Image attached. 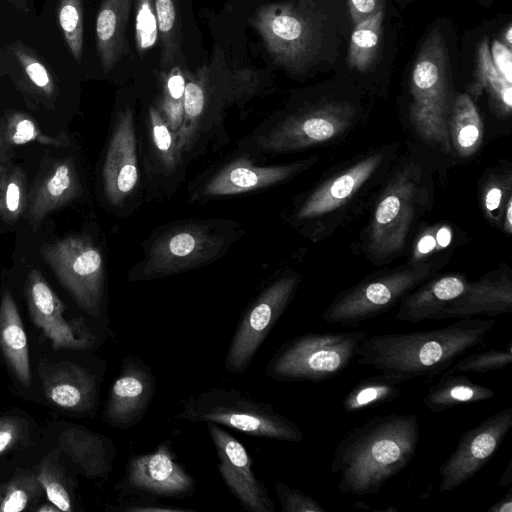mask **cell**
Instances as JSON below:
<instances>
[{
	"mask_svg": "<svg viewBox=\"0 0 512 512\" xmlns=\"http://www.w3.org/2000/svg\"><path fill=\"white\" fill-rule=\"evenodd\" d=\"M420 440L416 415L375 416L351 429L336 445L330 470L343 494L378 493L414 459Z\"/></svg>",
	"mask_w": 512,
	"mask_h": 512,
	"instance_id": "1",
	"label": "cell"
},
{
	"mask_svg": "<svg viewBox=\"0 0 512 512\" xmlns=\"http://www.w3.org/2000/svg\"><path fill=\"white\" fill-rule=\"evenodd\" d=\"M494 319L461 318L436 329L371 335L361 342L356 361L403 383L443 374L459 357L480 346Z\"/></svg>",
	"mask_w": 512,
	"mask_h": 512,
	"instance_id": "2",
	"label": "cell"
},
{
	"mask_svg": "<svg viewBox=\"0 0 512 512\" xmlns=\"http://www.w3.org/2000/svg\"><path fill=\"white\" fill-rule=\"evenodd\" d=\"M261 83L257 70L248 66H229L223 53L217 50L210 63L189 73L183 121L176 133L183 158L196 149L214 124L220 122L226 108L256 95Z\"/></svg>",
	"mask_w": 512,
	"mask_h": 512,
	"instance_id": "3",
	"label": "cell"
},
{
	"mask_svg": "<svg viewBox=\"0 0 512 512\" xmlns=\"http://www.w3.org/2000/svg\"><path fill=\"white\" fill-rule=\"evenodd\" d=\"M177 418L281 441L300 442L304 437L298 425L273 406L236 389L210 388L193 394L183 402Z\"/></svg>",
	"mask_w": 512,
	"mask_h": 512,
	"instance_id": "4",
	"label": "cell"
},
{
	"mask_svg": "<svg viewBox=\"0 0 512 512\" xmlns=\"http://www.w3.org/2000/svg\"><path fill=\"white\" fill-rule=\"evenodd\" d=\"M231 238L228 228L212 221L173 224L151 238L144 259L128 278L150 280L198 268L225 252Z\"/></svg>",
	"mask_w": 512,
	"mask_h": 512,
	"instance_id": "5",
	"label": "cell"
},
{
	"mask_svg": "<svg viewBox=\"0 0 512 512\" xmlns=\"http://www.w3.org/2000/svg\"><path fill=\"white\" fill-rule=\"evenodd\" d=\"M368 330L310 332L281 345L266 374L278 381L319 383L342 373L356 358Z\"/></svg>",
	"mask_w": 512,
	"mask_h": 512,
	"instance_id": "6",
	"label": "cell"
},
{
	"mask_svg": "<svg viewBox=\"0 0 512 512\" xmlns=\"http://www.w3.org/2000/svg\"><path fill=\"white\" fill-rule=\"evenodd\" d=\"M249 23L276 64L293 73L307 68L316 53L318 30L306 1L263 4Z\"/></svg>",
	"mask_w": 512,
	"mask_h": 512,
	"instance_id": "7",
	"label": "cell"
},
{
	"mask_svg": "<svg viewBox=\"0 0 512 512\" xmlns=\"http://www.w3.org/2000/svg\"><path fill=\"white\" fill-rule=\"evenodd\" d=\"M411 116L427 139L447 142L449 61L442 32L433 30L424 41L412 70Z\"/></svg>",
	"mask_w": 512,
	"mask_h": 512,
	"instance_id": "8",
	"label": "cell"
},
{
	"mask_svg": "<svg viewBox=\"0 0 512 512\" xmlns=\"http://www.w3.org/2000/svg\"><path fill=\"white\" fill-rule=\"evenodd\" d=\"M43 257L78 306L99 315L104 292V263L99 249L84 236H68L42 249Z\"/></svg>",
	"mask_w": 512,
	"mask_h": 512,
	"instance_id": "9",
	"label": "cell"
},
{
	"mask_svg": "<svg viewBox=\"0 0 512 512\" xmlns=\"http://www.w3.org/2000/svg\"><path fill=\"white\" fill-rule=\"evenodd\" d=\"M300 278L285 274L272 281L247 307L227 350L224 365L230 373L244 372L259 347L291 302Z\"/></svg>",
	"mask_w": 512,
	"mask_h": 512,
	"instance_id": "10",
	"label": "cell"
},
{
	"mask_svg": "<svg viewBox=\"0 0 512 512\" xmlns=\"http://www.w3.org/2000/svg\"><path fill=\"white\" fill-rule=\"evenodd\" d=\"M428 271V267L405 269L362 282L338 295L325 309L322 320L356 327L402 300Z\"/></svg>",
	"mask_w": 512,
	"mask_h": 512,
	"instance_id": "11",
	"label": "cell"
},
{
	"mask_svg": "<svg viewBox=\"0 0 512 512\" xmlns=\"http://www.w3.org/2000/svg\"><path fill=\"white\" fill-rule=\"evenodd\" d=\"M352 109L329 103L285 117L255 132V146L261 152H285L331 139L352 119Z\"/></svg>",
	"mask_w": 512,
	"mask_h": 512,
	"instance_id": "12",
	"label": "cell"
},
{
	"mask_svg": "<svg viewBox=\"0 0 512 512\" xmlns=\"http://www.w3.org/2000/svg\"><path fill=\"white\" fill-rule=\"evenodd\" d=\"M512 428V408H503L463 432L454 451L439 467L440 492H450L472 478L495 455Z\"/></svg>",
	"mask_w": 512,
	"mask_h": 512,
	"instance_id": "13",
	"label": "cell"
},
{
	"mask_svg": "<svg viewBox=\"0 0 512 512\" xmlns=\"http://www.w3.org/2000/svg\"><path fill=\"white\" fill-rule=\"evenodd\" d=\"M206 424L216 448L219 473L230 492L249 511L274 512V502L256 477L245 446L220 425Z\"/></svg>",
	"mask_w": 512,
	"mask_h": 512,
	"instance_id": "14",
	"label": "cell"
},
{
	"mask_svg": "<svg viewBox=\"0 0 512 512\" xmlns=\"http://www.w3.org/2000/svg\"><path fill=\"white\" fill-rule=\"evenodd\" d=\"M28 309L33 323L52 342L55 350L91 348L94 336L82 319L67 321L65 305L37 269L29 271L26 283Z\"/></svg>",
	"mask_w": 512,
	"mask_h": 512,
	"instance_id": "15",
	"label": "cell"
},
{
	"mask_svg": "<svg viewBox=\"0 0 512 512\" xmlns=\"http://www.w3.org/2000/svg\"><path fill=\"white\" fill-rule=\"evenodd\" d=\"M139 182L137 138L132 108L121 110L113 126L102 168L107 201L120 206L132 196Z\"/></svg>",
	"mask_w": 512,
	"mask_h": 512,
	"instance_id": "16",
	"label": "cell"
},
{
	"mask_svg": "<svg viewBox=\"0 0 512 512\" xmlns=\"http://www.w3.org/2000/svg\"><path fill=\"white\" fill-rule=\"evenodd\" d=\"M126 482L134 490L166 498L190 496L196 486L195 479L177 461L169 441L161 442L153 452L131 457Z\"/></svg>",
	"mask_w": 512,
	"mask_h": 512,
	"instance_id": "17",
	"label": "cell"
},
{
	"mask_svg": "<svg viewBox=\"0 0 512 512\" xmlns=\"http://www.w3.org/2000/svg\"><path fill=\"white\" fill-rule=\"evenodd\" d=\"M156 391L151 368L141 359L127 356L112 384L103 412L112 426L128 429L145 416Z\"/></svg>",
	"mask_w": 512,
	"mask_h": 512,
	"instance_id": "18",
	"label": "cell"
},
{
	"mask_svg": "<svg viewBox=\"0 0 512 512\" xmlns=\"http://www.w3.org/2000/svg\"><path fill=\"white\" fill-rule=\"evenodd\" d=\"M304 163L280 166L256 165L248 157H238L224 164L200 185L197 196L214 198L232 196L267 188L299 171Z\"/></svg>",
	"mask_w": 512,
	"mask_h": 512,
	"instance_id": "19",
	"label": "cell"
},
{
	"mask_svg": "<svg viewBox=\"0 0 512 512\" xmlns=\"http://www.w3.org/2000/svg\"><path fill=\"white\" fill-rule=\"evenodd\" d=\"M41 379L46 397L61 408L85 412L96 404V379L77 363L61 361L48 364L41 368Z\"/></svg>",
	"mask_w": 512,
	"mask_h": 512,
	"instance_id": "20",
	"label": "cell"
},
{
	"mask_svg": "<svg viewBox=\"0 0 512 512\" xmlns=\"http://www.w3.org/2000/svg\"><path fill=\"white\" fill-rule=\"evenodd\" d=\"M511 310L512 284L507 276L502 275L466 284L463 293L444 307L436 320L469 318L475 315L495 316L510 313Z\"/></svg>",
	"mask_w": 512,
	"mask_h": 512,
	"instance_id": "21",
	"label": "cell"
},
{
	"mask_svg": "<svg viewBox=\"0 0 512 512\" xmlns=\"http://www.w3.org/2000/svg\"><path fill=\"white\" fill-rule=\"evenodd\" d=\"M58 445L85 477L106 478L112 470L115 447L99 433L71 426L61 432Z\"/></svg>",
	"mask_w": 512,
	"mask_h": 512,
	"instance_id": "22",
	"label": "cell"
},
{
	"mask_svg": "<svg viewBox=\"0 0 512 512\" xmlns=\"http://www.w3.org/2000/svg\"><path fill=\"white\" fill-rule=\"evenodd\" d=\"M147 174L169 178L179 171L183 156L176 134L169 128L157 106H150L144 128Z\"/></svg>",
	"mask_w": 512,
	"mask_h": 512,
	"instance_id": "23",
	"label": "cell"
},
{
	"mask_svg": "<svg viewBox=\"0 0 512 512\" xmlns=\"http://www.w3.org/2000/svg\"><path fill=\"white\" fill-rule=\"evenodd\" d=\"M380 161V155H373L326 182L305 201L298 210L297 217L308 219L338 208L364 183Z\"/></svg>",
	"mask_w": 512,
	"mask_h": 512,
	"instance_id": "24",
	"label": "cell"
},
{
	"mask_svg": "<svg viewBox=\"0 0 512 512\" xmlns=\"http://www.w3.org/2000/svg\"><path fill=\"white\" fill-rule=\"evenodd\" d=\"M466 284L457 276L442 277L426 284L401 300L395 318L408 323L436 320L439 312L463 293Z\"/></svg>",
	"mask_w": 512,
	"mask_h": 512,
	"instance_id": "25",
	"label": "cell"
},
{
	"mask_svg": "<svg viewBox=\"0 0 512 512\" xmlns=\"http://www.w3.org/2000/svg\"><path fill=\"white\" fill-rule=\"evenodd\" d=\"M133 0H104L96 18V43L101 66L108 73L125 51L126 26Z\"/></svg>",
	"mask_w": 512,
	"mask_h": 512,
	"instance_id": "26",
	"label": "cell"
},
{
	"mask_svg": "<svg viewBox=\"0 0 512 512\" xmlns=\"http://www.w3.org/2000/svg\"><path fill=\"white\" fill-rule=\"evenodd\" d=\"M0 348L2 354L22 385H31V370L26 333L17 306L9 290L0 302Z\"/></svg>",
	"mask_w": 512,
	"mask_h": 512,
	"instance_id": "27",
	"label": "cell"
},
{
	"mask_svg": "<svg viewBox=\"0 0 512 512\" xmlns=\"http://www.w3.org/2000/svg\"><path fill=\"white\" fill-rule=\"evenodd\" d=\"M79 192V182L72 164L60 162L52 167L36 188L29 208V224L36 230L42 220L65 205Z\"/></svg>",
	"mask_w": 512,
	"mask_h": 512,
	"instance_id": "28",
	"label": "cell"
},
{
	"mask_svg": "<svg viewBox=\"0 0 512 512\" xmlns=\"http://www.w3.org/2000/svg\"><path fill=\"white\" fill-rule=\"evenodd\" d=\"M494 396V390L466 376L451 374L442 375L428 388L423 403L427 409L438 413L462 404L486 401Z\"/></svg>",
	"mask_w": 512,
	"mask_h": 512,
	"instance_id": "29",
	"label": "cell"
},
{
	"mask_svg": "<svg viewBox=\"0 0 512 512\" xmlns=\"http://www.w3.org/2000/svg\"><path fill=\"white\" fill-rule=\"evenodd\" d=\"M161 40L160 67L167 70L180 65L182 53V22L178 0H153Z\"/></svg>",
	"mask_w": 512,
	"mask_h": 512,
	"instance_id": "30",
	"label": "cell"
},
{
	"mask_svg": "<svg viewBox=\"0 0 512 512\" xmlns=\"http://www.w3.org/2000/svg\"><path fill=\"white\" fill-rule=\"evenodd\" d=\"M400 384L396 379L382 373L364 378L343 398V409L353 413L390 403L401 396Z\"/></svg>",
	"mask_w": 512,
	"mask_h": 512,
	"instance_id": "31",
	"label": "cell"
},
{
	"mask_svg": "<svg viewBox=\"0 0 512 512\" xmlns=\"http://www.w3.org/2000/svg\"><path fill=\"white\" fill-rule=\"evenodd\" d=\"M384 12L380 10L353 25L348 49V64L360 72L373 64L379 47Z\"/></svg>",
	"mask_w": 512,
	"mask_h": 512,
	"instance_id": "32",
	"label": "cell"
},
{
	"mask_svg": "<svg viewBox=\"0 0 512 512\" xmlns=\"http://www.w3.org/2000/svg\"><path fill=\"white\" fill-rule=\"evenodd\" d=\"M188 71L174 65L161 72V91L156 103L169 128L176 134L184 116L185 88Z\"/></svg>",
	"mask_w": 512,
	"mask_h": 512,
	"instance_id": "33",
	"label": "cell"
},
{
	"mask_svg": "<svg viewBox=\"0 0 512 512\" xmlns=\"http://www.w3.org/2000/svg\"><path fill=\"white\" fill-rule=\"evenodd\" d=\"M10 51L25 85L45 99L56 94V83L48 67L26 45L14 42Z\"/></svg>",
	"mask_w": 512,
	"mask_h": 512,
	"instance_id": "34",
	"label": "cell"
},
{
	"mask_svg": "<svg viewBox=\"0 0 512 512\" xmlns=\"http://www.w3.org/2000/svg\"><path fill=\"white\" fill-rule=\"evenodd\" d=\"M482 124L477 109L467 94H460L452 110V131L461 154L473 152L481 140Z\"/></svg>",
	"mask_w": 512,
	"mask_h": 512,
	"instance_id": "35",
	"label": "cell"
},
{
	"mask_svg": "<svg viewBox=\"0 0 512 512\" xmlns=\"http://www.w3.org/2000/svg\"><path fill=\"white\" fill-rule=\"evenodd\" d=\"M43 493L35 470H19L3 489L0 512L23 511L35 504Z\"/></svg>",
	"mask_w": 512,
	"mask_h": 512,
	"instance_id": "36",
	"label": "cell"
},
{
	"mask_svg": "<svg viewBox=\"0 0 512 512\" xmlns=\"http://www.w3.org/2000/svg\"><path fill=\"white\" fill-rule=\"evenodd\" d=\"M476 86L486 88L497 104L510 112L512 107V84L507 82L495 68L487 40H483L477 52Z\"/></svg>",
	"mask_w": 512,
	"mask_h": 512,
	"instance_id": "37",
	"label": "cell"
},
{
	"mask_svg": "<svg viewBox=\"0 0 512 512\" xmlns=\"http://www.w3.org/2000/svg\"><path fill=\"white\" fill-rule=\"evenodd\" d=\"M57 451L46 455L38 466L37 479L50 503L60 511L73 510L70 493L64 480L63 468Z\"/></svg>",
	"mask_w": 512,
	"mask_h": 512,
	"instance_id": "38",
	"label": "cell"
},
{
	"mask_svg": "<svg viewBox=\"0 0 512 512\" xmlns=\"http://www.w3.org/2000/svg\"><path fill=\"white\" fill-rule=\"evenodd\" d=\"M457 360L442 375L501 370L512 362V344L509 342L506 349L489 348L476 351Z\"/></svg>",
	"mask_w": 512,
	"mask_h": 512,
	"instance_id": "39",
	"label": "cell"
},
{
	"mask_svg": "<svg viewBox=\"0 0 512 512\" xmlns=\"http://www.w3.org/2000/svg\"><path fill=\"white\" fill-rule=\"evenodd\" d=\"M83 0H60L58 20L73 58L80 63L83 51Z\"/></svg>",
	"mask_w": 512,
	"mask_h": 512,
	"instance_id": "40",
	"label": "cell"
},
{
	"mask_svg": "<svg viewBox=\"0 0 512 512\" xmlns=\"http://www.w3.org/2000/svg\"><path fill=\"white\" fill-rule=\"evenodd\" d=\"M26 187L23 172L16 168L0 181V216L15 222L25 207Z\"/></svg>",
	"mask_w": 512,
	"mask_h": 512,
	"instance_id": "41",
	"label": "cell"
},
{
	"mask_svg": "<svg viewBox=\"0 0 512 512\" xmlns=\"http://www.w3.org/2000/svg\"><path fill=\"white\" fill-rule=\"evenodd\" d=\"M159 37L153 0H135V42L140 55L151 49Z\"/></svg>",
	"mask_w": 512,
	"mask_h": 512,
	"instance_id": "42",
	"label": "cell"
},
{
	"mask_svg": "<svg viewBox=\"0 0 512 512\" xmlns=\"http://www.w3.org/2000/svg\"><path fill=\"white\" fill-rule=\"evenodd\" d=\"M9 139L12 143L21 145L28 142H38L57 147L68 144L67 138L60 135L57 138L42 134L35 123L26 115L16 113L9 120Z\"/></svg>",
	"mask_w": 512,
	"mask_h": 512,
	"instance_id": "43",
	"label": "cell"
},
{
	"mask_svg": "<svg viewBox=\"0 0 512 512\" xmlns=\"http://www.w3.org/2000/svg\"><path fill=\"white\" fill-rule=\"evenodd\" d=\"M399 188L388 194L378 205L373 226L374 238H382L392 228L400 213L408 207L404 204V200L407 198L409 187L402 186Z\"/></svg>",
	"mask_w": 512,
	"mask_h": 512,
	"instance_id": "44",
	"label": "cell"
},
{
	"mask_svg": "<svg viewBox=\"0 0 512 512\" xmlns=\"http://www.w3.org/2000/svg\"><path fill=\"white\" fill-rule=\"evenodd\" d=\"M275 491L282 512H326V509L312 496L299 489L291 488L284 482L278 481Z\"/></svg>",
	"mask_w": 512,
	"mask_h": 512,
	"instance_id": "45",
	"label": "cell"
},
{
	"mask_svg": "<svg viewBox=\"0 0 512 512\" xmlns=\"http://www.w3.org/2000/svg\"><path fill=\"white\" fill-rule=\"evenodd\" d=\"M27 435V425L19 417H0V455L19 445Z\"/></svg>",
	"mask_w": 512,
	"mask_h": 512,
	"instance_id": "46",
	"label": "cell"
},
{
	"mask_svg": "<svg viewBox=\"0 0 512 512\" xmlns=\"http://www.w3.org/2000/svg\"><path fill=\"white\" fill-rule=\"evenodd\" d=\"M490 55L497 71L507 82L512 84L511 48L499 40H494L490 48Z\"/></svg>",
	"mask_w": 512,
	"mask_h": 512,
	"instance_id": "47",
	"label": "cell"
},
{
	"mask_svg": "<svg viewBox=\"0 0 512 512\" xmlns=\"http://www.w3.org/2000/svg\"><path fill=\"white\" fill-rule=\"evenodd\" d=\"M353 25L383 10L382 0H348Z\"/></svg>",
	"mask_w": 512,
	"mask_h": 512,
	"instance_id": "48",
	"label": "cell"
},
{
	"mask_svg": "<svg viewBox=\"0 0 512 512\" xmlns=\"http://www.w3.org/2000/svg\"><path fill=\"white\" fill-rule=\"evenodd\" d=\"M488 512H512V490L509 489L502 498L493 503Z\"/></svg>",
	"mask_w": 512,
	"mask_h": 512,
	"instance_id": "49",
	"label": "cell"
},
{
	"mask_svg": "<svg viewBox=\"0 0 512 512\" xmlns=\"http://www.w3.org/2000/svg\"><path fill=\"white\" fill-rule=\"evenodd\" d=\"M502 192L499 188L493 187L491 188L486 195V208L490 211L498 208L501 201Z\"/></svg>",
	"mask_w": 512,
	"mask_h": 512,
	"instance_id": "50",
	"label": "cell"
},
{
	"mask_svg": "<svg viewBox=\"0 0 512 512\" xmlns=\"http://www.w3.org/2000/svg\"><path fill=\"white\" fill-rule=\"evenodd\" d=\"M436 240L431 235L424 236L418 243L417 249L421 254H426L434 249Z\"/></svg>",
	"mask_w": 512,
	"mask_h": 512,
	"instance_id": "51",
	"label": "cell"
},
{
	"mask_svg": "<svg viewBox=\"0 0 512 512\" xmlns=\"http://www.w3.org/2000/svg\"><path fill=\"white\" fill-rule=\"evenodd\" d=\"M512 483V463L511 461L507 464L505 470L503 471L500 480L499 486L505 488Z\"/></svg>",
	"mask_w": 512,
	"mask_h": 512,
	"instance_id": "52",
	"label": "cell"
},
{
	"mask_svg": "<svg viewBox=\"0 0 512 512\" xmlns=\"http://www.w3.org/2000/svg\"><path fill=\"white\" fill-rule=\"evenodd\" d=\"M451 240V233L447 228H441L437 233V242L440 246L446 247Z\"/></svg>",
	"mask_w": 512,
	"mask_h": 512,
	"instance_id": "53",
	"label": "cell"
},
{
	"mask_svg": "<svg viewBox=\"0 0 512 512\" xmlns=\"http://www.w3.org/2000/svg\"><path fill=\"white\" fill-rule=\"evenodd\" d=\"M504 44L511 48L512 45V27L511 25H508L505 32H504Z\"/></svg>",
	"mask_w": 512,
	"mask_h": 512,
	"instance_id": "54",
	"label": "cell"
},
{
	"mask_svg": "<svg viewBox=\"0 0 512 512\" xmlns=\"http://www.w3.org/2000/svg\"><path fill=\"white\" fill-rule=\"evenodd\" d=\"M17 8L28 11L27 0H10Z\"/></svg>",
	"mask_w": 512,
	"mask_h": 512,
	"instance_id": "55",
	"label": "cell"
},
{
	"mask_svg": "<svg viewBox=\"0 0 512 512\" xmlns=\"http://www.w3.org/2000/svg\"><path fill=\"white\" fill-rule=\"evenodd\" d=\"M38 512H47V511H60L58 507L53 505L52 503L49 505H44L36 509Z\"/></svg>",
	"mask_w": 512,
	"mask_h": 512,
	"instance_id": "56",
	"label": "cell"
},
{
	"mask_svg": "<svg viewBox=\"0 0 512 512\" xmlns=\"http://www.w3.org/2000/svg\"><path fill=\"white\" fill-rule=\"evenodd\" d=\"M507 223H508V229L509 231H511L510 227H511V224H512V204H511V201H509L508 203V206H507Z\"/></svg>",
	"mask_w": 512,
	"mask_h": 512,
	"instance_id": "57",
	"label": "cell"
},
{
	"mask_svg": "<svg viewBox=\"0 0 512 512\" xmlns=\"http://www.w3.org/2000/svg\"><path fill=\"white\" fill-rule=\"evenodd\" d=\"M2 497H3V490H2V489H0V503H1V501H2Z\"/></svg>",
	"mask_w": 512,
	"mask_h": 512,
	"instance_id": "58",
	"label": "cell"
}]
</instances>
